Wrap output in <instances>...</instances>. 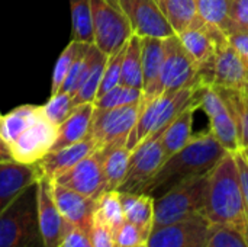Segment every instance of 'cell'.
Returning a JSON list of instances; mask_svg holds the SVG:
<instances>
[{"mask_svg":"<svg viewBox=\"0 0 248 247\" xmlns=\"http://www.w3.org/2000/svg\"><path fill=\"white\" fill-rule=\"evenodd\" d=\"M227 153L211 131L192 135L190 141L182 150L161 165L142 188L141 194L157 199L182 182L209 173Z\"/></svg>","mask_w":248,"mask_h":247,"instance_id":"cell-1","label":"cell"},{"mask_svg":"<svg viewBox=\"0 0 248 247\" xmlns=\"http://www.w3.org/2000/svg\"><path fill=\"white\" fill-rule=\"evenodd\" d=\"M0 135L9 146L13 160L35 165L51 151L57 127L45 118L41 106L22 105L0 115Z\"/></svg>","mask_w":248,"mask_h":247,"instance_id":"cell-2","label":"cell"},{"mask_svg":"<svg viewBox=\"0 0 248 247\" xmlns=\"http://www.w3.org/2000/svg\"><path fill=\"white\" fill-rule=\"evenodd\" d=\"M202 214L211 224L244 229L247 215L234 153H227L211 170Z\"/></svg>","mask_w":248,"mask_h":247,"instance_id":"cell-3","label":"cell"},{"mask_svg":"<svg viewBox=\"0 0 248 247\" xmlns=\"http://www.w3.org/2000/svg\"><path fill=\"white\" fill-rule=\"evenodd\" d=\"M0 247H45L38 224L36 182L0 214Z\"/></svg>","mask_w":248,"mask_h":247,"instance_id":"cell-4","label":"cell"},{"mask_svg":"<svg viewBox=\"0 0 248 247\" xmlns=\"http://www.w3.org/2000/svg\"><path fill=\"white\" fill-rule=\"evenodd\" d=\"M201 89L202 86H192L174 92H166L154 98L151 102L142 105L138 121L132 128L125 146L132 151L147 137L164 131V128L182 111L199 100Z\"/></svg>","mask_w":248,"mask_h":247,"instance_id":"cell-5","label":"cell"},{"mask_svg":"<svg viewBox=\"0 0 248 247\" xmlns=\"http://www.w3.org/2000/svg\"><path fill=\"white\" fill-rule=\"evenodd\" d=\"M209 173L185 181L163 197L154 199L153 230L202 214Z\"/></svg>","mask_w":248,"mask_h":247,"instance_id":"cell-6","label":"cell"},{"mask_svg":"<svg viewBox=\"0 0 248 247\" xmlns=\"http://www.w3.org/2000/svg\"><path fill=\"white\" fill-rule=\"evenodd\" d=\"M90 4L93 15V45L105 55H110L128 42L134 31L116 3L90 0Z\"/></svg>","mask_w":248,"mask_h":247,"instance_id":"cell-7","label":"cell"},{"mask_svg":"<svg viewBox=\"0 0 248 247\" xmlns=\"http://www.w3.org/2000/svg\"><path fill=\"white\" fill-rule=\"evenodd\" d=\"M141 106L142 100L112 109L94 108L89 135L97 143L100 150L125 146L132 128L138 121Z\"/></svg>","mask_w":248,"mask_h":247,"instance_id":"cell-8","label":"cell"},{"mask_svg":"<svg viewBox=\"0 0 248 247\" xmlns=\"http://www.w3.org/2000/svg\"><path fill=\"white\" fill-rule=\"evenodd\" d=\"M202 84L234 89L248 93V67L235 48L225 38L214 57L199 68Z\"/></svg>","mask_w":248,"mask_h":247,"instance_id":"cell-9","label":"cell"},{"mask_svg":"<svg viewBox=\"0 0 248 247\" xmlns=\"http://www.w3.org/2000/svg\"><path fill=\"white\" fill-rule=\"evenodd\" d=\"M203 86L199 67L183 48L177 33L164 39V61L160 76V95L185 87Z\"/></svg>","mask_w":248,"mask_h":247,"instance_id":"cell-10","label":"cell"},{"mask_svg":"<svg viewBox=\"0 0 248 247\" xmlns=\"http://www.w3.org/2000/svg\"><path fill=\"white\" fill-rule=\"evenodd\" d=\"M161 134L163 131L147 137L131 151L128 172L118 189L119 192L141 194L142 188L166 162V154L161 146Z\"/></svg>","mask_w":248,"mask_h":247,"instance_id":"cell-11","label":"cell"},{"mask_svg":"<svg viewBox=\"0 0 248 247\" xmlns=\"http://www.w3.org/2000/svg\"><path fill=\"white\" fill-rule=\"evenodd\" d=\"M199 108H202L209 118L211 132L219 141V144L228 151L235 153L240 148L238 132L234 116L225 105L222 96L215 86L205 84L199 92Z\"/></svg>","mask_w":248,"mask_h":247,"instance_id":"cell-12","label":"cell"},{"mask_svg":"<svg viewBox=\"0 0 248 247\" xmlns=\"http://www.w3.org/2000/svg\"><path fill=\"white\" fill-rule=\"evenodd\" d=\"M211 223L203 214L154 229L147 247H206Z\"/></svg>","mask_w":248,"mask_h":247,"instance_id":"cell-13","label":"cell"},{"mask_svg":"<svg viewBox=\"0 0 248 247\" xmlns=\"http://www.w3.org/2000/svg\"><path fill=\"white\" fill-rule=\"evenodd\" d=\"M52 181L84 197L97 199L103 192H106L103 175V151L97 148Z\"/></svg>","mask_w":248,"mask_h":247,"instance_id":"cell-14","label":"cell"},{"mask_svg":"<svg viewBox=\"0 0 248 247\" xmlns=\"http://www.w3.org/2000/svg\"><path fill=\"white\" fill-rule=\"evenodd\" d=\"M131 28L138 36H155L166 39L174 35L173 28L154 0H115Z\"/></svg>","mask_w":248,"mask_h":247,"instance_id":"cell-15","label":"cell"},{"mask_svg":"<svg viewBox=\"0 0 248 247\" xmlns=\"http://www.w3.org/2000/svg\"><path fill=\"white\" fill-rule=\"evenodd\" d=\"M38 185V224L44 239L45 247H60L70 223L61 215L57 208L52 191L51 179L39 176L36 181Z\"/></svg>","mask_w":248,"mask_h":247,"instance_id":"cell-16","label":"cell"},{"mask_svg":"<svg viewBox=\"0 0 248 247\" xmlns=\"http://www.w3.org/2000/svg\"><path fill=\"white\" fill-rule=\"evenodd\" d=\"M183 48L201 68L215 54L218 45L227 38V35L217 26L198 17L189 28L177 33Z\"/></svg>","mask_w":248,"mask_h":247,"instance_id":"cell-17","label":"cell"},{"mask_svg":"<svg viewBox=\"0 0 248 247\" xmlns=\"http://www.w3.org/2000/svg\"><path fill=\"white\" fill-rule=\"evenodd\" d=\"M51 191L54 202L65 221L89 233L92 217L96 208V199L61 186L54 181H51Z\"/></svg>","mask_w":248,"mask_h":247,"instance_id":"cell-18","label":"cell"},{"mask_svg":"<svg viewBox=\"0 0 248 247\" xmlns=\"http://www.w3.org/2000/svg\"><path fill=\"white\" fill-rule=\"evenodd\" d=\"M97 148H99L97 143L90 135H87L84 140H81L78 143H74L71 146L46 153L35 165H36L41 176H45L52 181L58 175L64 173L65 170H68L70 167L77 165L84 157L92 154L93 151H96Z\"/></svg>","mask_w":248,"mask_h":247,"instance_id":"cell-19","label":"cell"},{"mask_svg":"<svg viewBox=\"0 0 248 247\" xmlns=\"http://www.w3.org/2000/svg\"><path fill=\"white\" fill-rule=\"evenodd\" d=\"M142 58V105L160 96V76L164 61V39L141 36Z\"/></svg>","mask_w":248,"mask_h":247,"instance_id":"cell-20","label":"cell"},{"mask_svg":"<svg viewBox=\"0 0 248 247\" xmlns=\"http://www.w3.org/2000/svg\"><path fill=\"white\" fill-rule=\"evenodd\" d=\"M39 176L36 165H25L16 160L0 162V214Z\"/></svg>","mask_w":248,"mask_h":247,"instance_id":"cell-21","label":"cell"},{"mask_svg":"<svg viewBox=\"0 0 248 247\" xmlns=\"http://www.w3.org/2000/svg\"><path fill=\"white\" fill-rule=\"evenodd\" d=\"M106 60L108 55L100 52L93 44L89 45L84 57V67H83L78 90L73 98L76 106L81 103H93L96 100Z\"/></svg>","mask_w":248,"mask_h":247,"instance_id":"cell-22","label":"cell"},{"mask_svg":"<svg viewBox=\"0 0 248 247\" xmlns=\"http://www.w3.org/2000/svg\"><path fill=\"white\" fill-rule=\"evenodd\" d=\"M93 112H94L93 103H81L76 106L71 115L61 125L57 127V137L51 151L84 140L89 135Z\"/></svg>","mask_w":248,"mask_h":247,"instance_id":"cell-23","label":"cell"},{"mask_svg":"<svg viewBox=\"0 0 248 247\" xmlns=\"http://www.w3.org/2000/svg\"><path fill=\"white\" fill-rule=\"evenodd\" d=\"M199 102L192 103L187 106L185 111H182L163 131L161 134V146L166 154V160L182 150L192 138L193 132V118H195V111L199 108Z\"/></svg>","mask_w":248,"mask_h":247,"instance_id":"cell-24","label":"cell"},{"mask_svg":"<svg viewBox=\"0 0 248 247\" xmlns=\"http://www.w3.org/2000/svg\"><path fill=\"white\" fill-rule=\"evenodd\" d=\"M119 198L125 220L151 234L154 223V198L147 194L132 192H119Z\"/></svg>","mask_w":248,"mask_h":247,"instance_id":"cell-25","label":"cell"},{"mask_svg":"<svg viewBox=\"0 0 248 247\" xmlns=\"http://www.w3.org/2000/svg\"><path fill=\"white\" fill-rule=\"evenodd\" d=\"M102 151L106 191H118L128 172L131 150L126 146H116Z\"/></svg>","mask_w":248,"mask_h":247,"instance_id":"cell-26","label":"cell"},{"mask_svg":"<svg viewBox=\"0 0 248 247\" xmlns=\"http://www.w3.org/2000/svg\"><path fill=\"white\" fill-rule=\"evenodd\" d=\"M217 89L234 116L237 132H238L240 148L241 150L248 148V93L234 89H225V87H217Z\"/></svg>","mask_w":248,"mask_h":247,"instance_id":"cell-27","label":"cell"},{"mask_svg":"<svg viewBox=\"0 0 248 247\" xmlns=\"http://www.w3.org/2000/svg\"><path fill=\"white\" fill-rule=\"evenodd\" d=\"M161 13L173 28L174 33H180L189 28L198 17L195 0H154Z\"/></svg>","mask_w":248,"mask_h":247,"instance_id":"cell-28","label":"cell"},{"mask_svg":"<svg viewBox=\"0 0 248 247\" xmlns=\"http://www.w3.org/2000/svg\"><path fill=\"white\" fill-rule=\"evenodd\" d=\"M128 87H135L142 90V58H141V36L132 33L126 42L122 70H121V83Z\"/></svg>","mask_w":248,"mask_h":247,"instance_id":"cell-29","label":"cell"},{"mask_svg":"<svg viewBox=\"0 0 248 247\" xmlns=\"http://www.w3.org/2000/svg\"><path fill=\"white\" fill-rule=\"evenodd\" d=\"M195 1L201 19L217 26L227 36L235 31L231 20L232 0H195Z\"/></svg>","mask_w":248,"mask_h":247,"instance_id":"cell-30","label":"cell"},{"mask_svg":"<svg viewBox=\"0 0 248 247\" xmlns=\"http://www.w3.org/2000/svg\"><path fill=\"white\" fill-rule=\"evenodd\" d=\"M73 17V41L93 44V15L90 0H70Z\"/></svg>","mask_w":248,"mask_h":247,"instance_id":"cell-31","label":"cell"},{"mask_svg":"<svg viewBox=\"0 0 248 247\" xmlns=\"http://www.w3.org/2000/svg\"><path fill=\"white\" fill-rule=\"evenodd\" d=\"M94 214L113 231L125 221L124 210L119 198V191H106L96 199Z\"/></svg>","mask_w":248,"mask_h":247,"instance_id":"cell-32","label":"cell"},{"mask_svg":"<svg viewBox=\"0 0 248 247\" xmlns=\"http://www.w3.org/2000/svg\"><path fill=\"white\" fill-rule=\"evenodd\" d=\"M141 100H142V90L118 84L113 89L108 90L100 98H97L93 102V105L96 109H112V108H121V106L138 103Z\"/></svg>","mask_w":248,"mask_h":247,"instance_id":"cell-33","label":"cell"},{"mask_svg":"<svg viewBox=\"0 0 248 247\" xmlns=\"http://www.w3.org/2000/svg\"><path fill=\"white\" fill-rule=\"evenodd\" d=\"M90 44H81V42H77V41H71L65 48L64 51L60 54L57 63H55V67H54V74H52V84H51V95H55L58 93L65 76L68 74L74 60L77 58V55L86 49Z\"/></svg>","mask_w":248,"mask_h":247,"instance_id":"cell-34","label":"cell"},{"mask_svg":"<svg viewBox=\"0 0 248 247\" xmlns=\"http://www.w3.org/2000/svg\"><path fill=\"white\" fill-rule=\"evenodd\" d=\"M243 230L230 224H211L206 247H247Z\"/></svg>","mask_w":248,"mask_h":247,"instance_id":"cell-35","label":"cell"},{"mask_svg":"<svg viewBox=\"0 0 248 247\" xmlns=\"http://www.w3.org/2000/svg\"><path fill=\"white\" fill-rule=\"evenodd\" d=\"M74 108L76 105H74L73 96H70L68 93H61V92L51 95V99L45 105H41L42 114L55 127L61 125L71 115Z\"/></svg>","mask_w":248,"mask_h":247,"instance_id":"cell-36","label":"cell"},{"mask_svg":"<svg viewBox=\"0 0 248 247\" xmlns=\"http://www.w3.org/2000/svg\"><path fill=\"white\" fill-rule=\"evenodd\" d=\"M125 48H126V44L121 49H118L116 52L108 55V60H106V64H105V68H103L102 82H100V86H99L97 98H100L108 90L113 89L115 86H118L121 83V70H122V60H124Z\"/></svg>","mask_w":248,"mask_h":247,"instance_id":"cell-37","label":"cell"},{"mask_svg":"<svg viewBox=\"0 0 248 247\" xmlns=\"http://www.w3.org/2000/svg\"><path fill=\"white\" fill-rule=\"evenodd\" d=\"M150 233L144 231L138 226L124 221L119 229L115 231V245L116 247H135V246H147V242L150 239Z\"/></svg>","mask_w":248,"mask_h":247,"instance_id":"cell-38","label":"cell"},{"mask_svg":"<svg viewBox=\"0 0 248 247\" xmlns=\"http://www.w3.org/2000/svg\"><path fill=\"white\" fill-rule=\"evenodd\" d=\"M87 234L93 247H116L113 231L94 213H93Z\"/></svg>","mask_w":248,"mask_h":247,"instance_id":"cell-39","label":"cell"},{"mask_svg":"<svg viewBox=\"0 0 248 247\" xmlns=\"http://www.w3.org/2000/svg\"><path fill=\"white\" fill-rule=\"evenodd\" d=\"M235 165L238 169V178H240V185H241V192H243V199H244V208H246V215L248 220V162L241 150L234 153Z\"/></svg>","mask_w":248,"mask_h":247,"instance_id":"cell-40","label":"cell"},{"mask_svg":"<svg viewBox=\"0 0 248 247\" xmlns=\"http://www.w3.org/2000/svg\"><path fill=\"white\" fill-rule=\"evenodd\" d=\"M60 247H93L89 234L76 226H68Z\"/></svg>","mask_w":248,"mask_h":247,"instance_id":"cell-41","label":"cell"},{"mask_svg":"<svg viewBox=\"0 0 248 247\" xmlns=\"http://www.w3.org/2000/svg\"><path fill=\"white\" fill-rule=\"evenodd\" d=\"M231 20L234 25V32L248 31V0H232Z\"/></svg>","mask_w":248,"mask_h":247,"instance_id":"cell-42","label":"cell"},{"mask_svg":"<svg viewBox=\"0 0 248 247\" xmlns=\"http://www.w3.org/2000/svg\"><path fill=\"white\" fill-rule=\"evenodd\" d=\"M230 44L235 48V51L240 54L243 61L248 67V31H237L230 33L228 36Z\"/></svg>","mask_w":248,"mask_h":247,"instance_id":"cell-43","label":"cell"},{"mask_svg":"<svg viewBox=\"0 0 248 247\" xmlns=\"http://www.w3.org/2000/svg\"><path fill=\"white\" fill-rule=\"evenodd\" d=\"M10 160H13L12 151H10L9 146L6 144V141L0 135V162H10Z\"/></svg>","mask_w":248,"mask_h":247,"instance_id":"cell-44","label":"cell"},{"mask_svg":"<svg viewBox=\"0 0 248 247\" xmlns=\"http://www.w3.org/2000/svg\"><path fill=\"white\" fill-rule=\"evenodd\" d=\"M243 233H244V239H246V245L248 247V220L247 223L244 224V230H243Z\"/></svg>","mask_w":248,"mask_h":247,"instance_id":"cell-45","label":"cell"},{"mask_svg":"<svg viewBox=\"0 0 248 247\" xmlns=\"http://www.w3.org/2000/svg\"><path fill=\"white\" fill-rule=\"evenodd\" d=\"M243 151H244V153L248 156V148H243Z\"/></svg>","mask_w":248,"mask_h":247,"instance_id":"cell-46","label":"cell"},{"mask_svg":"<svg viewBox=\"0 0 248 247\" xmlns=\"http://www.w3.org/2000/svg\"><path fill=\"white\" fill-rule=\"evenodd\" d=\"M108 1H112V3H116V1H115V0H108Z\"/></svg>","mask_w":248,"mask_h":247,"instance_id":"cell-47","label":"cell"},{"mask_svg":"<svg viewBox=\"0 0 248 247\" xmlns=\"http://www.w3.org/2000/svg\"><path fill=\"white\" fill-rule=\"evenodd\" d=\"M135 247H147V246H135Z\"/></svg>","mask_w":248,"mask_h":247,"instance_id":"cell-48","label":"cell"}]
</instances>
